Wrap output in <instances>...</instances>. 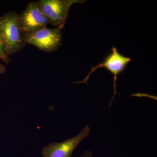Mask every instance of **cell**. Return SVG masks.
<instances>
[{"label":"cell","instance_id":"cell-9","mask_svg":"<svg viewBox=\"0 0 157 157\" xmlns=\"http://www.w3.org/2000/svg\"><path fill=\"white\" fill-rule=\"evenodd\" d=\"M6 71V67L5 66L0 63V75L5 73Z\"/></svg>","mask_w":157,"mask_h":157},{"label":"cell","instance_id":"cell-2","mask_svg":"<svg viewBox=\"0 0 157 157\" xmlns=\"http://www.w3.org/2000/svg\"><path fill=\"white\" fill-rule=\"evenodd\" d=\"M85 2L82 0H40L38 2L49 24L62 29L64 27L72 5Z\"/></svg>","mask_w":157,"mask_h":157},{"label":"cell","instance_id":"cell-4","mask_svg":"<svg viewBox=\"0 0 157 157\" xmlns=\"http://www.w3.org/2000/svg\"><path fill=\"white\" fill-rule=\"evenodd\" d=\"M19 28L23 37L47 27L49 22L38 2H31L18 16Z\"/></svg>","mask_w":157,"mask_h":157},{"label":"cell","instance_id":"cell-8","mask_svg":"<svg viewBox=\"0 0 157 157\" xmlns=\"http://www.w3.org/2000/svg\"><path fill=\"white\" fill-rule=\"evenodd\" d=\"M80 157H93V154L91 151H86Z\"/></svg>","mask_w":157,"mask_h":157},{"label":"cell","instance_id":"cell-6","mask_svg":"<svg viewBox=\"0 0 157 157\" xmlns=\"http://www.w3.org/2000/svg\"><path fill=\"white\" fill-rule=\"evenodd\" d=\"M90 129L86 126L78 135L61 143H50L42 149V157H71L76 147L89 135Z\"/></svg>","mask_w":157,"mask_h":157},{"label":"cell","instance_id":"cell-5","mask_svg":"<svg viewBox=\"0 0 157 157\" xmlns=\"http://www.w3.org/2000/svg\"><path fill=\"white\" fill-rule=\"evenodd\" d=\"M132 60V59L128 57L122 55L119 52L117 48L115 47L112 48L111 53L106 57L104 62L97 65L96 67H92L90 72L82 81H79L77 83H87L88 80L92 73L99 68L104 67L113 74V96L109 106L112 104V101L117 94L116 81L118 75L124 71L127 65Z\"/></svg>","mask_w":157,"mask_h":157},{"label":"cell","instance_id":"cell-7","mask_svg":"<svg viewBox=\"0 0 157 157\" xmlns=\"http://www.w3.org/2000/svg\"><path fill=\"white\" fill-rule=\"evenodd\" d=\"M0 59L2 61L6 64H9L11 59L6 55L4 49V44L0 37Z\"/></svg>","mask_w":157,"mask_h":157},{"label":"cell","instance_id":"cell-3","mask_svg":"<svg viewBox=\"0 0 157 157\" xmlns=\"http://www.w3.org/2000/svg\"><path fill=\"white\" fill-rule=\"evenodd\" d=\"M25 44L34 45L46 52L56 51L62 45L61 29L44 28L23 37Z\"/></svg>","mask_w":157,"mask_h":157},{"label":"cell","instance_id":"cell-1","mask_svg":"<svg viewBox=\"0 0 157 157\" xmlns=\"http://www.w3.org/2000/svg\"><path fill=\"white\" fill-rule=\"evenodd\" d=\"M18 16L16 12L11 11L0 17V37L8 57L18 52L25 45L19 28Z\"/></svg>","mask_w":157,"mask_h":157}]
</instances>
